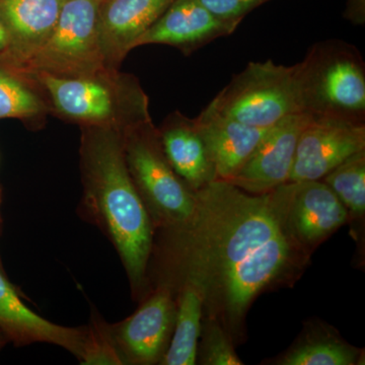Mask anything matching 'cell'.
<instances>
[{
  "mask_svg": "<svg viewBox=\"0 0 365 365\" xmlns=\"http://www.w3.org/2000/svg\"><path fill=\"white\" fill-rule=\"evenodd\" d=\"M195 194V211L186 225L155 234L150 285L194 278L203 290V316L220 322L240 345L255 300L294 287L313 254L290 227L289 182L250 194L215 180Z\"/></svg>",
  "mask_w": 365,
  "mask_h": 365,
  "instance_id": "obj_1",
  "label": "cell"
},
{
  "mask_svg": "<svg viewBox=\"0 0 365 365\" xmlns=\"http://www.w3.org/2000/svg\"><path fill=\"white\" fill-rule=\"evenodd\" d=\"M123 130L83 127L81 207L86 220L97 225L116 249L132 297L140 302L150 290L148 270L155 227L127 168Z\"/></svg>",
  "mask_w": 365,
  "mask_h": 365,
  "instance_id": "obj_2",
  "label": "cell"
},
{
  "mask_svg": "<svg viewBox=\"0 0 365 365\" xmlns=\"http://www.w3.org/2000/svg\"><path fill=\"white\" fill-rule=\"evenodd\" d=\"M30 74L44 88L57 113L83 127L125 129L150 120L148 98L138 81L111 67L81 76Z\"/></svg>",
  "mask_w": 365,
  "mask_h": 365,
  "instance_id": "obj_3",
  "label": "cell"
},
{
  "mask_svg": "<svg viewBox=\"0 0 365 365\" xmlns=\"http://www.w3.org/2000/svg\"><path fill=\"white\" fill-rule=\"evenodd\" d=\"M294 76L300 113L364 122L365 64L354 46L317 43L295 64Z\"/></svg>",
  "mask_w": 365,
  "mask_h": 365,
  "instance_id": "obj_4",
  "label": "cell"
},
{
  "mask_svg": "<svg viewBox=\"0 0 365 365\" xmlns=\"http://www.w3.org/2000/svg\"><path fill=\"white\" fill-rule=\"evenodd\" d=\"M123 150L129 174L155 234L186 225L195 211L196 194L170 167L151 119L124 129Z\"/></svg>",
  "mask_w": 365,
  "mask_h": 365,
  "instance_id": "obj_5",
  "label": "cell"
},
{
  "mask_svg": "<svg viewBox=\"0 0 365 365\" xmlns=\"http://www.w3.org/2000/svg\"><path fill=\"white\" fill-rule=\"evenodd\" d=\"M210 105L242 124L270 128L285 117L300 113L294 66H282L272 60L250 62L232 76Z\"/></svg>",
  "mask_w": 365,
  "mask_h": 365,
  "instance_id": "obj_6",
  "label": "cell"
},
{
  "mask_svg": "<svg viewBox=\"0 0 365 365\" xmlns=\"http://www.w3.org/2000/svg\"><path fill=\"white\" fill-rule=\"evenodd\" d=\"M103 0H64L45 44L23 66L29 73L81 76L108 67L100 43L98 14Z\"/></svg>",
  "mask_w": 365,
  "mask_h": 365,
  "instance_id": "obj_7",
  "label": "cell"
},
{
  "mask_svg": "<svg viewBox=\"0 0 365 365\" xmlns=\"http://www.w3.org/2000/svg\"><path fill=\"white\" fill-rule=\"evenodd\" d=\"M176 297L170 285L157 282L128 318L110 324L123 365L160 364L172 339Z\"/></svg>",
  "mask_w": 365,
  "mask_h": 365,
  "instance_id": "obj_8",
  "label": "cell"
},
{
  "mask_svg": "<svg viewBox=\"0 0 365 365\" xmlns=\"http://www.w3.org/2000/svg\"><path fill=\"white\" fill-rule=\"evenodd\" d=\"M365 150L364 122L311 118L300 133L289 181H317Z\"/></svg>",
  "mask_w": 365,
  "mask_h": 365,
  "instance_id": "obj_9",
  "label": "cell"
},
{
  "mask_svg": "<svg viewBox=\"0 0 365 365\" xmlns=\"http://www.w3.org/2000/svg\"><path fill=\"white\" fill-rule=\"evenodd\" d=\"M294 113L267 129L252 155L230 181L250 194H264L289 181L300 133L311 120Z\"/></svg>",
  "mask_w": 365,
  "mask_h": 365,
  "instance_id": "obj_10",
  "label": "cell"
},
{
  "mask_svg": "<svg viewBox=\"0 0 365 365\" xmlns=\"http://www.w3.org/2000/svg\"><path fill=\"white\" fill-rule=\"evenodd\" d=\"M240 24L217 18L197 0H175L138 38L134 48L162 44L192 53L218 38L232 35Z\"/></svg>",
  "mask_w": 365,
  "mask_h": 365,
  "instance_id": "obj_11",
  "label": "cell"
},
{
  "mask_svg": "<svg viewBox=\"0 0 365 365\" xmlns=\"http://www.w3.org/2000/svg\"><path fill=\"white\" fill-rule=\"evenodd\" d=\"M288 182L290 227L300 245L314 254L319 245L347 225L349 216L339 198L321 180Z\"/></svg>",
  "mask_w": 365,
  "mask_h": 365,
  "instance_id": "obj_12",
  "label": "cell"
},
{
  "mask_svg": "<svg viewBox=\"0 0 365 365\" xmlns=\"http://www.w3.org/2000/svg\"><path fill=\"white\" fill-rule=\"evenodd\" d=\"M0 331L16 346L48 343L59 346L79 359L86 330L52 323L34 312L0 268Z\"/></svg>",
  "mask_w": 365,
  "mask_h": 365,
  "instance_id": "obj_13",
  "label": "cell"
},
{
  "mask_svg": "<svg viewBox=\"0 0 365 365\" xmlns=\"http://www.w3.org/2000/svg\"><path fill=\"white\" fill-rule=\"evenodd\" d=\"M175 0H103L98 33L105 63L115 68Z\"/></svg>",
  "mask_w": 365,
  "mask_h": 365,
  "instance_id": "obj_14",
  "label": "cell"
},
{
  "mask_svg": "<svg viewBox=\"0 0 365 365\" xmlns=\"http://www.w3.org/2000/svg\"><path fill=\"white\" fill-rule=\"evenodd\" d=\"M217 180L230 181L248 160L268 128L248 126L225 116L210 104L195 118Z\"/></svg>",
  "mask_w": 365,
  "mask_h": 365,
  "instance_id": "obj_15",
  "label": "cell"
},
{
  "mask_svg": "<svg viewBox=\"0 0 365 365\" xmlns=\"http://www.w3.org/2000/svg\"><path fill=\"white\" fill-rule=\"evenodd\" d=\"M158 130L170 167L194 193L217 180L195 120L176 112Z\"/></svg>",
  "mask_w": 365,
  "mask_h": 365,
  "instance_id": "obj_16",
  "label": "cell"
},
{
  "mask_svg": "<svg viewBox=\"0 0 365 365\" xmlns=\"http://www.w3.org/2000/svg\"><path fill=\"white\" fill-rule=\"evenodd\" d=\"M64 0H0V16L9 29V51L23 67L45 44Z\"/></svg>",
  "mask_w": 365,
  "mask_h": 365,
  "instance_id": "obj_17",
  "label": "cell"
},
{
  "mask_svg": "<svg viewBox=\"0 0 365 365\" xmlns=\"http://www.w3.org/2000/svg\"><path fill=\"white\" fill-rule=\"evenodd\" d=\"M273 365H360L364 350L348 343L337 329L319 319L304 323L299 337L287 350L269 362Z\"/></svg>",
  "mask_w": 365,
  "mask_h": 365,
  "instance_id": "obj_18",
  "label": "cell"
},
{
  "mask_svg": "<svg viewBox=\"0 0 365 365\" xmlns=\"http://www.w3.org/2000/svg\"><path fill=\"white\" fill-rule=\"evenodd\" d=\"M167 284L175 292L176 317L172 339L160 365L196 364L204 309L202 287L190 276H182Z\"/></svg>",
  "mask_w": 365,
  "mask_h": 365,
  "instance_id": "obj_19",
  "label": "cell"
},
{
  "mask_svg": "<svg viewBox=\"0 0 365 365\" xmlns=\"http://www.w3.org/2000/svg\"><path fill=\"white\" fill-rule=\"evenodd\" d=\"M321 181L345 206L353 232L360 230L365 216V150L348 158Z\"/></svg>",
  "mask_w": 365,
  "mask_h": 365,
  "instance_id": "obj_20",
  "label": "cell"
},
{
  "mask_svg": "<svg viewBox=\"0 0 365 365\" xmlns=\"http://www.w3.org/2000/svg\"><path fill=\"white\" fill-rule=\"evenodd\" d=\"M196 364H244L235 351L232 337L215 319L202 317L200 336L197 345Z\"/></svg>",
  "mask_w": 365,
  "mask_h": 365,
  "instance_id": "obj_21",
  "label": "cell"
},
{
  "mask_svg": "<svg viewBox=\"0 0 365 365\" xmlns=\"http://www.w3.org/2000/svg\"><path fill=\"white\" fill-rule=\"evenodd\" d=\"M86 335L81 353L83 365H123L114 341L112 339L110 324L97 311L91 314V322L85 327Z\"/></svg>",
  "mask_w": 365,
  "mask_h": 365,
  "instance_id": "obj_22",
  "label": "cell"
},
{
  "mask_svg": "<svg viewBox=\"0 0 365 365\" xmlns=\"http://www.w3.org/2000/svg\"><path fill=\"white\" fill-rule=\"evenodd\" d=\"M44 112V105L32 90L0 71V119L32 118Z\"/></svg>",
  "mask_w": 365,
  "mask_h": 365,
  "instance_id": "obj_23",
  "label": "cell"
},
{
  "mask_svg": "<svg viewBox=\"0 0 365 365\" xmlns=\"http://www.w3.org/2000/svg\"><path fill=\"white\" fill-rule=\"evenodd\" d=\"M217 18L239 21L262 4L272 0H197Z\"/></svg>",
  "mask_w": 365,
  "mask_h": 365,
  "instance_id": "obj_24",
  "label": "cell"
},
{
  "mask_svg": "<svg viewBox=\"0 0 365 365\" xmlns=\"http://www.w3.org/2000/svg\"><path fill=\"white\" fill-rule=\"evenodd\" d=\"M344 19L352 25L364 26L365 24V0H346Z\"/></svg>",
  "mask_w": 365,
  "mask_h": 365,
  "instance_id": "obj_25",
  "label": "cell"
},
{
  "mask_svg": "<svg viewBox=\"0 0 365 365\" xmlns=\"http://www.w3.org/2000/svg\"><path fill=\"white\" fill-rule=\"evenodd\" d=\"M9 46H11V36H9V29L4 19L0 16V52L9 50Z\"/></svg>",
  "mask_w": 365,
  "mask_h": 365,
  "instance_id": "obj_26",
  "label": "cell"
},
{
  "mask_svg": "<svg viewBox=\"0 0 365 365\" xmlns=\"http://www.w3.org/2000/svg\"><path fill=\"white\" fill-rule=\"evenodd\" d=\"M7 342V339L4 334L0 331V351H1L2 347H4V344Z\"/></svg>",
  "mask_w": 365,
  "mask_h": 365,
  "instance_id": "obj_27",
  "label": "cell"
},
{
  "mask_svg": "<svg viewBox=\"0 0 365 365\" xmlns=\"http://www.w3.org/2000/svg\"><path fill=\"white\" fill-rule=\"evenodd\" d=\"M0 202H1V189H0ZM0 268L1 267V260H0Z\"/></svg>",
  "mask_w": 365,
  "mask_h": 365,
  "instance_id": "obj_28",
  "label": "cell"
}]
</instances>
